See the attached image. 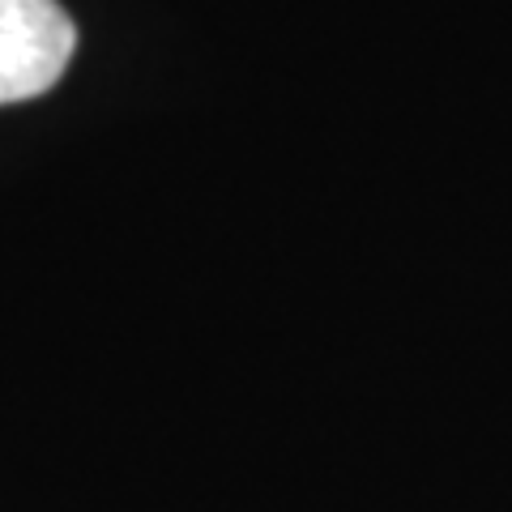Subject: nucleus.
I'll return each instance as SVG.
<instances>
[{"label":"nucleus","mask_w":512,"mask_h":512,"mask_svg":"<svg viewBox=\"0 0 512 512\" xmlns=\"http://www.w3.org/2000/svg\"><path fill=\"white\" fill-rule=\"evenodd\" d=\"M73 47V18L56 0H0V107L52 90Z\"/></svg>","instance_id":"obj_1"}]
</instances>
